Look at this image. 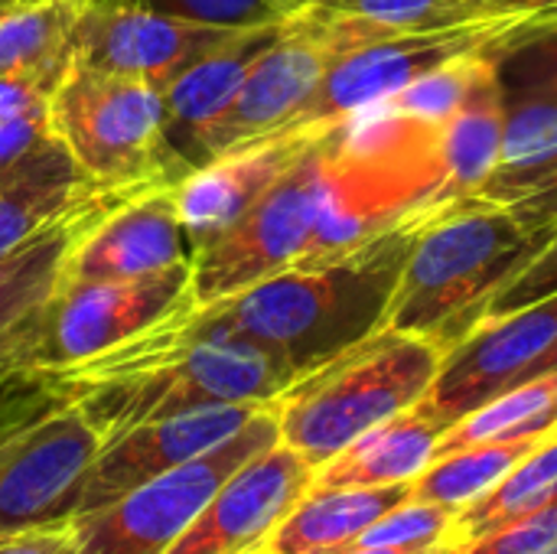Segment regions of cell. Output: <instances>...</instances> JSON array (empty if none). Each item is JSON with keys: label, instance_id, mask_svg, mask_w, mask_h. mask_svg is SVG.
<instances>
[{"label": "cell", "instance_id": "cell-8", "mask_svg": "<svg viewBox=\"0 0 557 554\" xmlns=\"http://www.w3.org/2000/svg\"><path fill=\"white\" fill-rule=\"evenodd\" d=\"M160 183L163 180H91L52 222L0 258V382L16 372L42 369L49 310L69 284V264L82 238L131 196Z\"/></svg>", "mask_w": 557, "mask_h": 554}, {"label": "cell", "instance_id": "cell-15", "mask_svg": "<svg viewBox=\"0 0 557 554\" xmlns=\"http://www.w3.org/2000/svg\"><path fill=\"white\" fill-rule=\"evenodd\" d=\"M313 467L284 441L238 467L166 554H248L261 549L313 483Z\"/></svg>", "mask_w": 557, "mask_h": 554}, {"label": "cell", "instance_id": "cell-12", "mask_svg": "<svg viewBox=\"0 0 557 554\" xmlns=\"http://www.w3.org/2000/svg\"><path fill=\"white\" fill-rule=\"evenodd\" d=\"M189 304H196L193 258L137 278L69 281L49 310L42 369L104 353Z\"/></svg>", "mask_w": 557, "mask_h": 554}, {"label": "cell", "instance_id": "cell-4", "mask_svg": "<svg viewBox=\"0 0 557 554\" xmlns=\"http://www.w3.org/2000/svg\"><path fill=\"white\" fill-rule=\"evenodd\" d=\"M548 235L525 229L509 206L480 196L434 212L408 255L388 327L450 353L490 313L493 297L545 248Z\"/></svg>", "mask_w": 557, "mask_h": 554}, {"label": "cell", "instance_id": "cell-23", "mask_svg": "<svg viewBox=\"0 0 557 554\" xmlns=\"http://www.w3.org/2000/svg\"><path fill=\"white\" fill-rule=\"evenodd\" d=\"M85 0H0V75H65Z\"/></svg>", "mask_w": 557, "mask_h": 554}, {"label": "cell", "instance_id": "cell-36", "mask_svg": "<svg viewBox=\"0 0 557 554\" xmlns=\"http://www.w3.org/2000/svg\"><path fill=\"white\" fill-rule=\"evenodd\" d=\"M49 134H52L49 108L29 114H0V170L33 153Z\"/></svg>", "mask_w": 557, "mask_h": 554}, {"label": "cell", "instance_id": "cell-17", "mask_svg": "<svg viewBox=\"0 0 557 554\" xmlns=\"http://www.w3.org/2000/svg\"><path fill=\"white\" fill-rule=\"evenodd\" d=\"M176 183L150 186L101 219L78 245L69 281L137 278L193 258L176 196Z\"/></svg>", "mask_w": 557, "mask_h": 554}, {"label": "cell", "instance_id": "cell-14", "mask_svg": "<svg viewBox=\"0 0 557 554\" xmlns=\"http://www.w3.org/2000/svg\"><path fill=\"white\" fill-rule=\"evenodd\" d=\"M557 336V294L512 313L483 317L441 362V372L421 398L447 428L473 415L496 395L519 385L529 366Z\"/></svg>", "mask_w": 557, "mask_h": 554}, {"label": "cell", "instance_id": "cell-2", "mask_svg": "<svg viewBox=\"0 0 557 554\" xmlns=\"http://www.w3.org/2000/svg\"><path fill=\"white\" fill-rule=\"evenodd\" d=\"M431 216H411L330 264L287 268L232 297L196 304V313L271 349L304 379L388 327L401 271Z\"/></svg>", "mask_w": 557, "mask_h": 554}, {"label": "cell", "instance_id": "cell-44", "mask_svg": "<svg viewBox=\"0 0 557 554\" xmlns=\"http://www.w3.org/2000/svg\"><path fill=\"white\" fill-rule=\"evenodd\" d=\"M3 535H10V532H0V539H3Z\"/></svg>", "mask_w": 557, "mask_h": 554}, {"label": "cell", "instance_id": "cell-38", "mask_svg": "<svg viewBox=\"0 0 557 554\" xmlns=\"http://www.w3.org/2000/svg\"><path fill=\"white\" fill-rule=\"evenodd\" d=\"M509 212L532 232H552L557 225V167L529 193L512 199Z\"/></svg>", "mask_w": 557, "mask_h": 554}, {"label": "cell", "instance_id": "cell-11", "mask_svg": "<svg viewBox=\"0 0 557 554\" xmlns=\"http://www.w3.org/2000/svg\"><path fill=\"white\" fill-rule=\"evenodd\" d=\"M242 33L160 10L147 0H85L72 36V62L166 88L183 69Z\"/></svg>", "mask_w": 557, "mask_h": 554}, {"label": "cell", "instance_id": "cell-3", "mask_svg": "<svg viewBox=\"0 0 557 554\" xmlns=\"http://www.w3.org/2000/svg\"><path fill=\"white\" fill-rule=\"evenodd\" d=\"M444 124L372 104L323 134L320 216L294 268H320L444 206Z\"/></svg>", "mask_w": 557, "mask_h": 554}, {"label": "cell", "instance_id": "cell-6", "mask_svg": "<svg viewBox=\"0 0 557 554\" xmlns=\"http://www.w3.org/2000/svg\"><path fill=\"white\" fill-rule=\"evenodd\" d=\"M52 131L91 180L180 183L193 167L166 140L163 88L72 62L52 104Z\"/></svg>", "mask_w": 557, "mask_h": 554}, {"label": "cell", "instance_id": "cell-21", "mask_svg": "<svg viewBox=\"0 0 557 554\" xmlns=\"http://www.w3.org/2000/svg\"><path fill=\"white\" fill-rule=\"evenodd\" d=\"M509 98L499 78V59L486 65L460 111L444 124V206L473 199L503 163Z\"/></svg>", "mask_w": 557, "mask_h": 554}, {"label": "cell", "instance_id": "cell-33", "mask_svg": "<svg viewBox=\"0 0 557 554\" xmlns=\"http://www.w3.org/2000/svg\"><path fill=\"white\" fill-rule=\"evenodd\" d=\"M557 294V225L552 229L545 248L493 297L490 313L486 317H499V313H512L522 310L529 304L548 300Z\"/></svg>", "mask_w": 557, "mask_h": 554}, {"label": "cell", "instance_id": "cell-19", "mask_svg": "<svg viewBox=\"0 0 557 554\" xmlns=\"http://www.w3.org/2000/svg\"><path fill=\"white\" fill-rule=\"evenodd\" d=\"M447 424L431 415L424 402L375 424L339 451L330 464L317 467L310 487L323 490H366L414 483L437 457Z\"/></svg>", "mask_w": 557, "mask_h": 554}, {"label": "cell", "instance_id": "cell-27", "mask_svg": "<svg viewBox=\"0 0 557 554\" xmlns=\"http://www.w3.org/2000/svg\"><path fill=\"white\" fill-rule=\"evenodd\" d=\"M496 59H499L496 52L460 56L454 62H444V65L424 72L408 88H401L398 95H392L379 104L392 114H401V118H414V121H428V124H447L460 111V104L467 101V95L473 91V85L486 72V65Z\"/></svg>", "mask_w": 557, "mask_h": 554}, {"label": "cell", "instance_id": "cell-24", "mask_svg": "<svg viewBox=\"0 0 557 554\" xmlns=\"http://www.w3.org/2000/svg\"><path fill=\"white\" fill-rule=\"evenodd\" d=\"M557 506V431L519 460L483 500L454 516L447 545H473L490 532Z\"/></svg>", "mask_w": 557, "mask_h": 554}, {"label": "cell", "instance_id": "cell-1", "mask_svg": "<svg viewBox=\"0 0 557 554\" xmlns=\"http://www.w3.org/2000/svg\"><path fill=\"white\" fill-rule=\"evenodd\" d=\"M101 441L209 405H274L297 372L271 349L206 323L196 304L82 362L42 369Z\"/></svg>", "mask_w": 557, "mask_h": 554}, {"label": "cell", "instance_id": "cell-41", "mask_svg": "<svg viewBox=\"0 0 557 554\" xmlns=\"http://www.w3.org/2000/svg\"><path fill=\"white\" fill-rule=\"evenodd\" d=\"M330 554H421V552H395V549H339Z\"/></svg>", "mask_w": 557, "mask_h": 554}, {"label": "cell", "instance_id": "cell-20", "mask_svg": "<svg viewBox=\"0 0 557 554\" xmlns=\"http://www.w3.org/2000/svg\"><path fill=\"white\" fill-rule=\"evenodd\" d=\"M408 496L411 483L366 490L310 487L261 549L271 554H330L349 549L372 522L401 506Z\"/></svg>", "mask_w": 557, "mask_h": 554}, {"label": "cell", "instance_id": "cell-37", "mask_svg": "<svg viewBox=\"0 0 557 554\" xmlns=\"http://www.w3.org/2000/svg\"><path fill=\"white\" fill-rule=\"evenodd\" d=\"M78 535L72 519H52L39 522L20 532H10L0 539V554H75Z\"/></svg>", "mask_w": 557, "mask_h": 554}, {"label": "cell", "instance_id": "cell-9", "mask_svg": "<svg viewBox=\"0 0 557 554\" xmlns=\"http://www.w3.org/2000/svg\"><path fill=\"white\" fill-rule=\"evenodd\" d=\"M323 134L235 225L193 251L196 304L232 297L297 264L320 216Z\"/></svg>", "mask_w": 557, "mask_h": 554}, {"label": "cell", "instance_id": "cell-13", "mask_svg": "<svg viewBox=\"0 0 557 554\" xmlns=\"http://www.w3.org/2000/svg\"><path fill=\"white\" fill-rule=\"evenodd\" d=\"M261 408L268 405H209L193 408L173 418L147 421L131 431H121L101 441L95 460L88 464L75 503L72 519L101 513L114 506L131 490L150 483L153 477L219 447L232 434H238Z\"/></svg>", "mask_w": 557, "mask_h": 554}, {"label": "cell", "instance_id": "cell-7", "mask_svg": "<svg viewBox=\"0 0 557 554\" xmlns=\"http://www.w3.org/2000/svg\"><path fill=\"white\" fill-rule=\"evenodd\" d=\"M277 441V411L268 405L219 447L153 477L101 513L75 516L78 549L85 554H166L222 483Z\"/></svg>", "mask_w": 557, "mask_h": 554}, {"label": "cell", "instance_id": "cell-16", "mask_svg": "<svg viewBox=\"0 0 557 554\" xmlns=\"http://www.w3.org/2000/svg\"><path fill=\"white\" fill-rule=\"evenodd\" d=\"M323 127L330 124L277 131L189 170L173 186L189 248L196 251L215 235H222L228 225H235L307 153V147L323 134Z\"/></svg>", "mask_w": 557, "mask_h": 554}, {"label": "cell", "instance_id": "cell-32", "mask_svg": "<svg viewBox=\"0 0 557 554\" xmlns=\"http://www.w3.org/2000/svg\"><path fill=\"white\" fill-rule=\"evenodd\" d=\"M307 0H170V13L212 23V26H232V29H255V26H274L287 23Z\"/></svg>", "mask_w": 557, "mask_h": 554}, {"label": "cell", "instance_id": "cell-35", "mask_svg": "<svg viewBox=\"0 0 557 554\" xmlns=\"http://www.w3.org/2000/svg\"><path fill=\"white\" fill-rule=\"evenodd\" d=\"M62 75L46 72H10L0 75V114H29L46 111L59 88Z\"/></svg>", "mask_w": 557, "mask_h": 554}, {"label": "cell", "instance_id": "cell-30", "mask_svg": "<svg viewBox=\"0 0 557 554\" xmlns=\"http://www.w3.org/2000/svg\"><path fill=\"white\" fill-rule=\"evenodd\" d=\"M454 509L424 503V500H405L392 513H385L379 522H372L349 549H395V552H428L447 542L454 526Z\"/></svg>", "mask_w": 557, "mask_h": 554}, {"label": "cell", "instance_id": "cell-43", "mask_svg": "<svg viewBox=\"0 0 557 554\" xmlns=\"http://www.w3.org/2000/svg\"><path fill=\"white\" fill-rule=\"evenodd\" d=\"M248 554H271V552H264V549H255V552H248Z\"/></svg>", "mask_w": 557, "mask_h": 554}, {"label": "cell", "instance_id": "cell-18", "mask_svg": "<svg viewBox=\"0 0 557 554\" xmlns=\"http://www.w3.org/2000/svg\"><path fill=\"white\" fill-rule=\"evenodd\" d=\"M284 23L245 29L228 46L202 56L189 69H183L166 88V140L170 147L196 170L202 163V140L215 127V121L232 108L242 91L248 72L264 56V49L277 39Z\"/></svg>", "mask_w": 557, "mask_h": 554}, {"label": "cell", "instance_id": "cell-34", "mask_svg": "<svg viewBox=\"0 0 557 554\" xmlns=\"http://www.w3.org/2000/svg\"><path fill=\"white\" fill-rule=\"evenodd\" d=\"M467 554H557V506L490 532Z\"/></svg>", "mask_w": 557, "mask_h": 554}, {"label": "cell", "instance_id": "cell-26", "mask_svg": "<svg viewBox=\"0 0 557 554\" xmlns=\"http://www.w3.org/2000/svg\"><path fill=\"white\" fill-rule=\"evenodd\" d=\"M548 438L476 444V447H463V451L434 457V464L411 483V500L437 503V506L460 513V509L473 506L476 500H483L519 460H525Z\"/></svg>", "mask_w": 557, "mask_h": 554}, {"label": "cell", "instance_id": "cell-31", "mask_svg": "<svg viewBox=\"0 0 557 554\" xmlns=\"http://www.w3.org/2000/svg\"><path fill=\"white\" fill-rule=\"evenodd\" d=\"M62 405H69L65 395L55 389V382L42 369L16 372V376L3 379L0 382V441L23 431L26 424L52 415Z\"/></svg>", "mask_w": 557, "mask_h": 554}, {"label": "cell", "instance_id": "cell-10", "mask_svg": "<svg viewBox=\"0 0 557 554\" xmlns=\"http://www.w3.org/2000/svg\"><path fill=\"white\" fill-rule=\"evenodd\" d=\"M525 23L529 20L522 16H490V20H473L460 26L411 29V33L375 39L349 52L336 65H330L317 95L284 131L336 124L356 111H366L398 95L424 72L444 62H454L460 56H473V52L503 56L509 46H516L525 36Z\"/></svg>", "mask_w": 557, "mask_h": 554}, {"label": "cell", "instance_id": "cell-40", "mask_svg": "<svg viewBox=\"0 0 557 554\" xmlns=\"http://www.w3.org/2000/svg\"><path fill=\"white\" fill-rule=\"evenodd\" d=\"M548 372H557V336L552 340V346L529 366V372H525L522 382H529V379H535V376H548ZM522 382H519V385H522Z\"/></svg>", "mask_w": 557, "mask_h": 554}, {"label": "cell", "instance_id": "cell-42", "mask_svg": "<svg viewBox=\"0 0 557 554\" xmlns=\"http://www.w3.org/2000/svg\"><path fill=\"white\" fill-rule=\"evenodd\" d=\"M421 554H467V549L463 545H437V549H428V552H421Z\"/></svg>", "mask_w": 557, "mask_h": 554}, {"label": "cell", "instance_id": "cell-39", "mask_svg": "<svg viewBox=\"0 0 557 554\" xmlns=\"http://www.w3.org/2000/svg\"><path fill=\"white\" fill-rule=\"evenodd\" d=\"M493 16H522L529 26H557V0H486Z\"/></svg>", "mask_w": 557, "mask_h": 554}, {"label": "cell", "instance_id": "cell-25", "mask_svg": "<svg viewBox=\"0 0 557 554\" xmlns=\"http://www.w3.org/2000/svg\"><path fill=\"white\" fill-rule=\"evenodd\" d=\"M557 431V372L535 376L509 392L496 395L473 415L450 424L437 444V457L496 444V441H525V438H548Z\"/></svg>", "mask_w": 557, "mask_h": 554}, {"label": "cell", "instance_id": "cell-29", "mask_svg": "<svg viewBox=\"0 0 557 554\" xmlns=\"http://www.w3.org/2000/svg\"><path fill=\"white\" fill-rule=\"evenodd\" d=\"M499 78L509 101H557V26H529L499 56Z\"/></svg>", "mask_w": 557, "mask_h": 554}, {"label": "cell", "instance_id": "cell-22", "mask_svg": "<svg viewBox=\"0 0 557 554\" xmlns=\"http://www.w3.org/2000/svg\"><path fill=\"white\" fill-rule=\"evenodd\" d=\"M91 176L52 131L33 153L0 170V258L52 222Z\"/></svg>", "mask_w": 557, "mask_h": 554}, {"label": "cell", "instance_id": "cell-5", "mask_svg": "<svg viewBox=\"0 0 557 554\" xmlns=\"http://www.w3.org/2000/svg\"><path fill=\"white\" fill-rule=\"evenodd\" d=\"M444 349L424 336L379 330L297 379L277 402L281 441L313 470L375 424L418 405L434 385Z\"/></svg>", "mask_w": 557, "mask_h": 554}, {"label": "cell", "instance_id": "cell-45", "mask_svg": "<svg viewBox=\"0 0 557 554\" xmlns=\"http://www.w3.org/2000/svg\"><path fill=\"white\" fill-rule=\"evenodd\" d=\"M75 554H85V552H82V549H78V552H75Z\"/></svg>", "mask_w": 557, "mask_h": 554}, {"label": "cell", "instance_id": "cell-28", "mask_svg": "<svg viewBox=\"0 0 557 554\" xmlns=\"http://www.w3.org/2000/svg\"><path fill=\"white\" fill-rule=\"evenodd\" d=\"M310 3L333 13L366 16L392 33L444 29V26H460L493 16L486 0H310Z\"/></svg>", "mask_w": 557, "mask_h": 554}]
</instances>
